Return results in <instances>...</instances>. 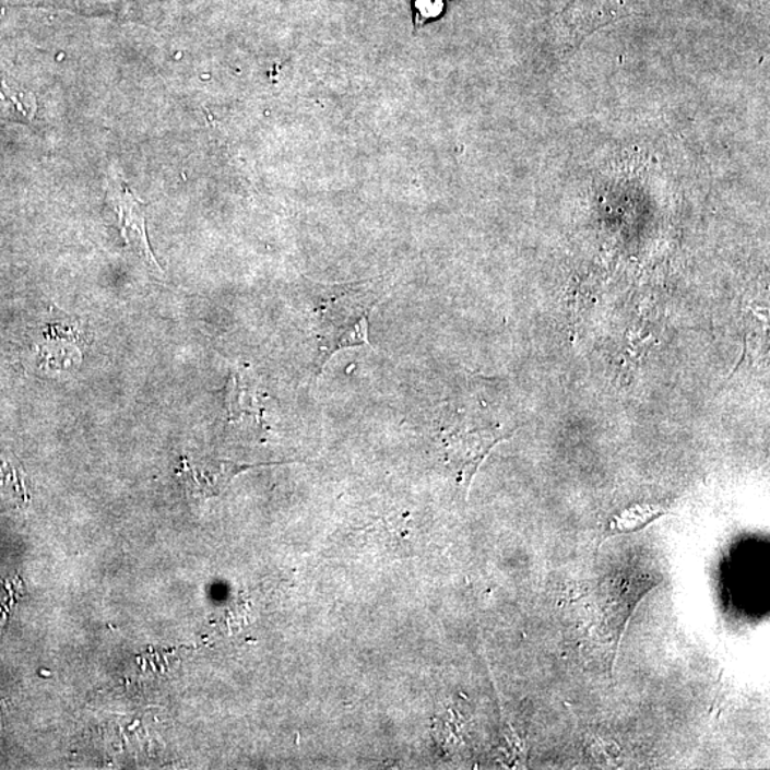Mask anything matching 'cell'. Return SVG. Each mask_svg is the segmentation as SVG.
Returning <instances> with one entry per match:
<instances>
[{"label": "cell", "instance_id": "6da1fadb", "mask_svg": "<svg viewBox=\"0 0 770 770\" xmlns=\"http://www.w3.org/2000/svg\"><path fill=\"white\" fill-rule=\"evenodd\" d=\"M384 288L377 284L325 287L311 303V327L317 356L315 376H319L330 358L345 348L370 345V316Z\"/></svg>", "mask_w": 770, "mask_h": 770}, {"label": "cell", "instance_id": "3957f363", "mask_svg": "<svg viewBox=\"0 0 770 770\" xmlns=\"http://www.w3.org/2000/svg\"><path fill=\"white\" fill-rule=\"evenodd\" d=\"M8 471L7 478H3L2 466H0V497L13 502L26 501L25 498L21 497V493L25 494V489L19 487L15 471L11 470L9 474Z\"/></svg>", "mask_w": 770, "mask_h": 770}, {"label": "cell", "instance_id": "277c9868", "mask_svg": "<svg viewBox=\"0 0 770 770\" xmlns=\"http://www.w3.org/2000/svg\"><path fill=\"white\" fill-rule=\"evenodd\" d=\"M418 12L423 17H436L442 11L441 0H417Z\"/></svg>", "mask_w": 770, "mask_h": 770}, {"label": "cell", "instance_id": "7a4b0ae2", "mask_svg": "<svg viewBox=\"0 0 770 770\" xmlns=\"http://www.w3.org/2000/svg\"><path fill=\"white\" fill-rule=\"evenodd\" d=\"M118 208L120 232L123 239L132 246L144 259L158 268L156 259L149 246L146 223H144V212L142 203L139 202L132 191L125 189L116 200Z\"/></svg>", "mask_w": 770, "mask_h": 770}]
</instances>
